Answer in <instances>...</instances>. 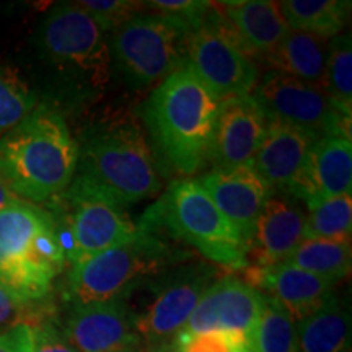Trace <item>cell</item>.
Masks as SVG:
<instances>
[{
  "label": "cell",
  "mask_w": 352,
  "mask_h": 352,
  "mask_svg": "<svg viewBox=\"0 0 352 352\" xmlns=\"http://www.w3.org/2000/svg\"><path fill=\"white\" fill-rule=\"evenodd\" d=\"M32 305L33 303L20 300L15 294L0 284V331L19 323H28L34 327L33 320L36 318V315L33 314Z\"/></svg>",
  "instance_id": "d6a6232c"
},
{
  "label": "cell",
  "mask_w": 352,
  "mask_h": 352,
  "mask_svg": "<svg viewBox=\"0 0 352 352\" xmlns=\"http://www.w3.org/2000/svg\"><path fill=\"white\" fill-rule=\"evenodd\" d=\"M253 96L270 122L300 127L318 138L351 140V118L338 113L315 83L270 70L256 83Z\"/></svg>",
  "instance_id": "30bf717a"
},
{
  "label": "cell",
  "mask_w": 352,
  "mask_h": 352,
  "mask_svg": "<svg viewBox=\"0 0 352 352\" xmlns=\"http://www.w3.org/2000/svg\"><path fill=\"white\" fill-rule=\"evenodd\" d=\"M65 254L52 214L16 201L0 210V284L20 300L34 303L47 296L63 271Z\"/></svg>",
  "instance_id": "277c9868"
},
{
  "label": "cell",
  "mask_w": 352,
  "mask_h": 352,
  "mask_svg": "<svg viewBox=\"0 0 352 352\" xmlns=\"http://www.w3.org/2000/svg\"><path fill=\"white\" fill-rule=\"evenodd\" d=\"M186 65L219 100L252 94L258 83L256 64L239 46L214 3L202 25L189 34Z\"/></svg>",
  "instance_id": "9c48e42d"
},
{
  "label": "cell",
  "mask_w": 352,
  "mask_h": 352,
  "mask_svg": "<svg viewBox=\"0 0 352 352\" xmlns=\"http://www.w3.org/2000/svg\"><path fill=\"white\" fill-rule=\"evenodd\" d=\"M138 226L151 233L164 230L222 266L248 267V245L197 179L171 183L155 204L145 210Z\"/></svg>",
  "instance_id": "5b68a950"
},
{
  "label": "cell",
  "mask_w": 352,
  "mask_h": 352,
  "mask_svg": "<svg viewBox=\"0 0 352 352\" xmlns=\"http://www.w3.org/2000/svg\"><path fill=\"white\" fill-rule=\"evenodd\" d=\"M77 145L76 175L65 192L94 196L124 209L162 189L147 139L129 118L91 126Z\"/></svg>",
  "instance_id": "6da1fadb"
},
{
  "label": "cell",
  "mask_w": 352,
  "mask_h": 352,
  "mask_svg": "<svg viewBox=\"0 0 352 352\" xmlns=\"http://www.w3.org/2000/svg\"><path fill=\"white\" fill-rule=\"evenodd\" d=\"M352 197L334 196L308 206L303 239L351 241Z\"/></svg>",
  "instance_id": "83f0119b"
},
{
  "label": "cell",
  "mask_w": 352,
  "mask_h": 352,
  "mask_svg": "<svg viewBox=\"0 0 352 352\" xmlns=\"http://www.w3.org/2000/svg\"><path fill=\"white\" fill-rule=\"evenodd\" d=\"M77 3L94 19L103 33H113L118 26L139 13V8L142 6L127 0H82Z\"/></svg>",
  "instance_id": "4dcf8cb0"
},
{
  "label": "cell",
  "mask_w": 352,
  "mask_h": 352,
  "mask_svg": "<svg viewBox=\"0 0 352 352\" xmlns=\"http://www.w3.org/2000/svg\"><path fill=\"white\" fill-rule=\"evenodd\" d=\"M248 279L254 289L266 290L267 297L279 303L297 323L316 314L334 297V283L287 261L261 270L250 267Z\"/></svg>",
  "instance_id": "d6986e66"
},
{
  "label": "cell",
  "mask_w": 352,
  "mask_h": 352,
  "mask_svg": "<svg viewBox=\"0 0 352 352\" xmlns=\"http://www.w3.org/2000/svg\"><path fill=\"white\" fill-rule=\"evenodd\" d=\"M220 100L186 64L158 83L144 107V121L165 160L192 175L208 160Z\"/></svg>",
  "instance_id": "3957f363"
},
{
  "label": "cell",
  "mask_w": 352,
  "mask_h": 352,
  "mask_svg": "<svg viewBox=\"0 0 352 352\" xmlns=\"http://www.w3.org/2000/svg\"><path fill=\"white\" fill-rule=\"evenodd\" d=\"M296 329L298 352H351V315L336 297Z\"/></svg>",
  "instance_id": "603a6c76"
},
{
  "label": "cell",
  "mask_w": 352,
  "mask_h": 352,
  "mask_svg": "<svg viewBox=\"0 0 352 352\" xmlns=\"http://www.w3.org/2000/svg\"><path fill=\"white\" fill-rule=\"evenodd\" d=\"M270 121L252 94L220 100L208 160L214 168L252 164Z\"/></svg>",
  "instance_id": "5bb4252c"
},
{
  "label": "cell",
  "mask_w": 352,
  "mask_h": 352,
  "mask_svg": "<svg viewBox=\"0 0 352 352\" xmlns=\"http://www.w3.org/2000/svg\"><path fill=\"white\" fill-rule=\"evenodd\" d=\"M32 352H77L70 346L67 338L54 324L39 321L34 324V338Z\"/></svg>",
  "instance_id": "836d02e7"
},
{
  "label": "cell",
  "mask_w": 352,
  "mask_h": 352,
  "mask_svg": "<svg viewBox=\"0 0 352 352\" xmlns=\"http://www.w3.org/2000/svg\"><path fill=\"white\" fill-rule=\"evenodd\" d=\"M77 140L67 122L47 107L34 108L20 124L0 135V179L25 202L63 195L76 175Z\"/></svg>",
  "instance_id": "7a4b0ae2"
},
{
  "label": "cell",
  "mask_w": 352,
  "mask_h": 352,
  "mask_svg": "<svg viewBox=\"0 0 352 352\" xmlns=\"http://www.w3.org/2000/svg\"><path fill=\"white\" fill-rule=\"evenodd\" d=\"M67 202L65 219L54 222L65 261L70 264L138 239L142 230L124 209L94 196L63 192ZM54 219V217H52Z\"/></svg>",
  "instance_id": "8fae6325"
},
{
  "label": "cell",
  "mask_w": 352,
  "mask_h": 352,
  "mask_svg": "<svg viewBox=\"0 0 352 352\" xmlns=\"http://www.w3.org/2000/svg\"><path fill=\"white\" fill-rule=\"evenodd\" d=\"M287 263L296 264L303 271L336 283L351 274V241L303 239L296 252L290 254Z\"/></svg>",
  "instance_id": "d4e9b609"
},
{
  "label": "cell",
  "mask_w": 352,
  "mask_h": 352,
  "mask_svg": "<svg viewBox=\"0 0 352 352\" xmlns=\"http://www.w3.org/2000/svg\"><path fill=\"white\" fill-rule=\"evenodd\" d=\"M212 274L204 267L182 270L158 284L153 297L139 314H132V323L139 340L148 346L166 344L186 327L202 294L210 285Z\"/></svg>",
  "instance_id": "7c38bea8"
},
{
  "label": "cell",
  "mask_w": 352,
  "mask_h": 352,
  "mask_svg": "<svg viewBox=\"0 0 352 352\" xmlns=\"http://www.w3.org/2000/svg\"><path fill=\"white\" fill-rule=\"evenodd\" d=\"M250 352H298L296 321L271 297L264 305L248 340Z\"/></svg>",
  "instance_id": "4316f807"
},
{
  "label": "cell",
  "mask_w": 352,
  "mask_h": 352,
  "mask_svg": "<svg viewBox=\"0 0 352 352\" xmlns=\"http://www.w3.org/2000/svg\"><path fill=\"white\" fill-rule=\"evenodd\" d=\"M197 182L236 228L245 243L250 245L258 215L266 201L274 195V189L264 182L252 164L212 168Z\"/></svg>",
  "instance_id": "2e32d148"
},
{
  "label": "cell",
  "mask_w": 352,
  "mask_h": 352,
  "mask_svg": "<svg viewBox=\"0 0 352 352\" xmlns=\"http://www.w3.org/2000/svg\"><path fill=\"white\" fill-rule=\"evenodd\" d=\"M33 338V324H13V327L0 331V352H32Z\"/></svg>",
  "instance_id": "e575fe53"
},
{
  "label": "cell",
  "mask_w": 352,
  "mask_h": 352,
  "mask_svg": "<svg viewBox=\"0 0 352 352\" xmlns=\"http://www.w3.org/2000/svg\"><path fill=\"white\" fill-rule=\"evenodd\" d=\"M191 33L162 13H135L113 32L111 64L131 85H153L186 64Z\"/></svg>",
  "instance_id": "52a82bcc"
},
{
  "label": "cell",
  "mask_w": 352,
  "mask_h": 352,
  "mask_svg": "<svg viewBox=\"0 0 352 352\" xmlns=\"http://www.w3.org/2000/svg\"><path fill=\"white\" fill-rule=\"evenodd\" d=\"M168 256V248L162 240L142 230L138 239L74 263L67 296L74 305L127 298L165 266Z\"/></svg>",
  "instance_id": "8992f818"
},
{
  "label": "cell",
  "mask_w": 352,
  "mask_h": 352,
  "mask_svg": "<svg viewBox=\"0 0 352 352\" xmlns=\"http://www.w3.org/2000/svg\"><path fill=\"white\" fill-rule=\"evenodd\" d=\"M328 50V39L290 30L287 36L274 50L263 56V60L271 65V70L320 87L327 65Z\"/></svg>",
  "instance_id": "7402d4cb"
},
{
  "label": "cell",
  "mask_w": 352,
  "mask_h": 352,
  "mask_svg": "<svg viewBox=\"0 0 352 352\" xmlns=\"http://www.w3.org/2000/svg\"><path fill=\"white\" fill-rule=\"evenodd\" d=\"M320 88L333 108L342 116H352V43L351 34H340L329 41V50Z\"/></svg>",
  "instance_id": "484cf974"
},
{
  "label": "cell",
  "mask_w": 352,
  "mask_h": 352,
  "mask_svg": "<svg viewBox=\"0 0 352 352\" xmlns=\"http://www.w3.org/2000/svg\"><path fill=\"white\" fill-rule=\"evenodd\" d=\"M38 44L44 59L91 90H101L111 76L107 34L78 3L54 7L43 21Z\"/></svg>",
  "instance_id": "ba28073f"
},
{
  "label": "cell",
  "mask_w": 352,
  "mask_h": 352,
  "mask_svg": "<svg viewBox=\"0 0 352 352\" xmlns=\"http://www.w3.org/2000/svg\"><path fill=\"white\" fill-rule=\"evenodd\" d=\"M318 139L314 132L300 127L270 122L252 165L272 189L287 192L302 173L308 153Z\"/></svg>",
  "instance_id": "ffe728a7"
},
{
  "label": "cell",
  "mask_w": 352,
  "mask_h": 352,
  "mask_svg": "<svg viewBox=\"0 0 352 352\" xmlns=\"http://www.w3.org/2000/svg\"><path fill=\"white\" fill-rule=\"evenodd\" d=\"M264 297L250 283L223 277L206 289L182 333L226 331L248 342L261 315Z\"/></svg>",
  "instance_id": "4fadbf2b"
},
{
  "label": "cell",
  "mask_w": 352,
  "mask_h": 352,
  "mask_svg": "<svg viewBox=\"0 0 352 352\" xmlns=\"http://www.w3.org/2000/svg\"><path fill=\"white\" fill-rule=\"evenodd\" d=\"M352 145L342 138H320L308 153L302 173L287 195L307 206L328 197L351 195Z\"/></svg>",
  "instance_id": "ac0fdd59"
},
{
  "label": "cell",
  "mask_w": 352,
  "mask_h": 352,
  "mask_svg": "<svg viewBox=\"0 0 352 352\" xmlns=\"http://www.w3.org/2000/svg\"><path fill=\"white\" fill-rule=\"evenodd\" d=\"M34 104L36 100L19 72L0 65V135L20 124Z\"/></svg>",
  "instance_id": "f1b7e54d"
},
{
  "label": "cell",
  "mask_w": 352,
  "mask_h": 352,
  "mask_svg": "<svg viewBox=\"0 0 352 352\" xmlns=\"http://www.w3.org/2000/svg\"><path fill=\"white\" fill-rule=\"evenodd\" d=\"M151 10L170 16L179 23L186 25L191 32L199 28L206 20L212 7V2H201V0H152L145 2Z\"/></svg>",
  "instance_id": "1f68e13d"
},
{
  "label": "cell",
  "mask_w": 352,
  "mask_h": 352,
  "mask_svg": "<svg viewBox=\"0 0 352 352\" xmlns=\"http://www.w3.org/2000/svg\"><path fill=\"white\" fill-rule=\"evenodd\" d=\"M292 32L329 39L340 36L349 19L351 2L344 0H287L279 3Z\"/></svg>",
  "instance_id": "cb8c5ba5"
},
{
  "label": "cell",
  "mask_w": 352,
  "mask_h": 352,
  "mask_svg": "<svg viewBox=\"0 0 352 352\" xmlns=\"http://www.w3.org/2000/svg\"><path fill=\"white\" fill-rule=\"evenodd\" d=\"M132 352H175V347H173V342H171V346L168 344H160V346H148L145 344L144 347H135Z\"/></svg>",
  "instance_id": "8d00e7d4"
},
{
  "label": "cell",
  "mask_w": 352,
  "mask_h": 352,
  "mask_svg": "<svg viewBox=\"0 0 352 352\" xmlns=\"http://www.w3.org/2000/svg\"><path fill=\"white\" fill-rule=\"evenodd\" d=\"M220 15L246 56L263 57L290 32L279 2L235 0L217 3Z\"/></svg>",
  "instance_id": "44dd1931"
},
{
  "label": "cell",
  "mask_w": 352,
  "mask_h": 352,
  "mask_svg": "<svg viewBox=\"0 0 352 352\" xmlns=\"http://www.w3.org/2000/svg\"><path fill=\"white\" fill-rule=\"evenodd\" d=\"M16 201H21V199H19V197L13 195V192L10 191V188H8L7 184L0 179V210L8 208V206L15 204Z\"/></svg>",
  "instance_id": "d590c367"
},
{
  "label": "cell",
  "mask_w": 352,
  "mask_h": 352,
  "mask_svg": "<svg viewBox=\"0 0 352 352\" xmlns=\"http://www.w3.org/2000/svg\"><path fill=\"white\" fill-rule=\"evenodd\" d=\"M175 352H250L243 338L226 331L179 333L173 340Z\"/></svg>",
  "instance_id": "f546056e"
},
{
  "label": "cell",
  "mask_w": 352,
  "mask_h": 352,
  "mask_svg": "<svg viewBox=\"0 0 352 352\" xmlns=\"http://www.w3.org/2000/svg\"><path fill=\"white\" fill-rule=\"evenodd\" d=\"M63 333L77 352H132L140 346L126 298L74 305Z\"/></svg>",
  "instance_id": "9a60e30c"
},
{
  "label": "cell",
  "mask_w": 352,
  "mask_h": 352,
  "mask_svg": "<svg viewBox=\"0 0 352 352\" xmlns=\"http://www.w3.org/2000/svg\"><path fill=\"white\" fill-rule=\"evenodd\" d=\"M305 212L290 197L272 195L254 223L246 261L253 259V267H271L287 261L303 240Z\"/></svg>",
  "instance_id": "e0dca14e"
}]
</instances>
